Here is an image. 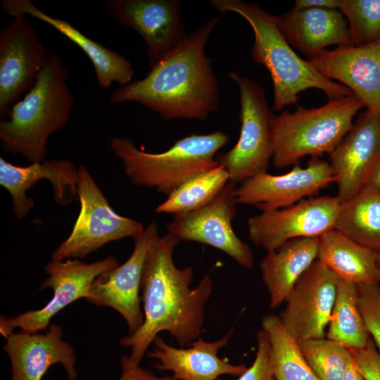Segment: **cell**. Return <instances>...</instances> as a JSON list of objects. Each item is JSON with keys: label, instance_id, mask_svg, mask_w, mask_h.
<instances>
[{"label": "cell", "instance_id": "1", "mask_svg": "<svg viewBox=\"0 0 380 380\" xmlns=\"http://www.w3.org/2000/svg\"><path fill=\"white\" fill-rule=\"evenodd\" d=\"M181 241L172 234L160 236L148 252L144 265L140 291L144 319L133 334L120 339L130 347V360L139 365L146 351L160 332L167 331L178 345L184 347L200 338L205 305L213 288L210 275H205L191 288V267H177L173 251Z\"/></svg>", "mask_w": 380, "mask_h": 380}, {"label": "cell", "instance_id": "2", "mask_svg": "<svg viewBox=\"0 0 380 380\" xmlns=\"http://www.w3.org/2000/svg\"><path fill=\"white\" fill-rule=\"evenodd\" d=\"M220 20L213 18L186 34L155 64L146 77L120 86L112 105L137 102L164 120H205L219 107V84L205 46Z\"/></svg>", "mask_w": 380, "mask_h": 380}, {"label": "cell", "instance_id": "3", "mask_svg": "<svg viewBox=\"0 0 380 380\" xmlns=\"http://www.w3.org/2000/svg\"><path fill=\"white\" fill-rule=\"evenodd\" d=\"M211 5L222 14L236 13L251 25L254 33L251 56L265 67L272 78L273 110L296 104L298 94L308 89L322 90L329 100L354 95L344 85L324 77L308 61L300 58L286 41L277 25V16L258 4L241 0H212Z\"/></svg>", "mask_w": 380, "mask_h": 380}, {"label": "cell", "instance_id": "4", "mask_svg": "<svg viewBox=\"0 0 380 380\" xmlns=\"http://www.w3.org/2000/svg\"><path fill=\"white\" fill-rule=\"evenodd\" d=\"M68 77L60 56L50 53L34 85L0 122L4 151L20 154L31 163L46 160L48 139L65 127L70 118L74 98Z\"/></svg>", "mask_w": 380, "mask_h": 380}, {"label": "cell", "instance_id": "5", "mask_svg": "<svg viewBox=\"0 0 380 380\" xmlns=\"http://www.w3.org/2000/svg\"><path fill=\"white\" fill-rule=\"evenodd\" d=\"M222 131L192 134L167 151L152 153L138 148L128 137H113L110 147L133 185L169 196L194 176L219 165L216 153L229 141Z\"/></svg>", "mask_w": 380, "mask_h": 380}, {"label": "cell", "instance_id": "6", "mask_svg": "<svg viewBox=\"0 0 380 380\" xmlns=\"http://www.w3.org/2000/svg\"><path fill=\"white\" fill-rule=\"evenodd\" d=\"M365 108L355 95L330 99L324 105L297 106L274 116L272 163L277 169L297 164L303 157L330 154L350 129Z\"/></svg>", "mask_w": 380, "mask_h": 380}, {"label": "cell", "instance_id": "7", "mask_svg": "<svg viewBox=\"0 0 380 380\" xmlns=\"http://www.w3.org/2000/svg\"><path fill=\"white\" fill-rule=\"evenodd\" d=\"M228 77L239 91L241 121L237 143L215 159L227 171L229 181L243 183L267 172L274 151L273 119L263 87L247 76L229 72Z\"/></svg>", "mask_w": 380, "mask_h": 380}, {"label": "cell", "instance_id": "8", "mask_svg": "<svg viewBox=\"0 0 380 380\" xmlns=\"http://www.w3.org/2000/svg\"><path fill=\"white\" fill-rule=\"evenodd\" d=\"M78 170L80 213L69 236L53 251L51 260L84 258L109 242L134 238L144 229L141 222L112 209L84 165Z\"/></svg>", "mask_w": 380, "mask_h": 380}, {"label": "cell", "instance_id": "9", "mask_svg": "<svg viewBox=\"0 0 380 380\" xmlns=\"http://www.w3.org/2000/svg\"><path fill=\"white\" fill-rule=\"evenodd\" d=\"M118 265V259L113 255L91 263L79 259L51 260L44 267L49 277L39 289L51 288L53 291L52 298L41 309L29 310L14 317L1 315V334L6 338L16 328L32 334L45 332L58 312L76 300L86 298L94 281Z\"/></svg>", "mask_w": 380, "mask_h": 380}, {"label": "cell", "instance_id": "10", "mask_svg": "<svg viewBox=\"0 0 380 380\" xmlns=\"http://www.w3.org/2000/svg\"><path fill=\"white\" fill-rule=\"evenodd\" d=\"M237 184L229 181L205 205L173 215L167 233L180 241H196L217 248L241 266L250 269L254 258L250 246L235 234L232 222L237 212Z\"/></svg>", "mask_w": 380, "mask_h": 380}, {"label": "cell", "instance_id": "11", "mask_svg": "<svg viewBox=\"0 0 380 380\" xmlns=\"http://www.w3.org/2000/svg\"><path fill=\"white\" fill-rule=\"evenodd\" d=\"M340 204L336 196H322L261 212L247 220L249 239L269 251L293 239L319 238L334 229Z\"/></svg>", "mask_w": 380, "mask_h": 380}, {"label": "cell", "instance_id": "12", "mask_svg": "<svg viewBox=\"0 0 380 380\" xmlns=\"http://www.w3.org/2000/svg\"><path fill=\"white\" fill-rule=\"evenodd\" d=\"M0 32V118L8 117L19 97L34 85L49 53L25 15Z\"/></svg>", "mask_w": 380, "mask_h": 380}, {"label": "cell", "instance_id": "13", "mask_svg": "<svg viewBox=\"0 0 380 380\" xmlns=\"http://www.w3.org/2000/svg\"><path fill=\"white\" fill-rule=\"evenodd\" d=\"M160 237L157 224H148L133 238L134 246L129 258L100 274L85 298L92 304L116 310L126 321L129 335L136 332L144 322L139 296L142 272L146 256Z\"/></svg>", "mask_w": 380, "mask_h": 380}, {"label": "cell", "instance_id": "14", "mask_svg": "<svg viewBox=\"0 0 380 380\" xmlns=\"http://www.w3.org/2000/svg\"><path fill=\"white\" fill-rule=\"evenodd\" d=\"M338 278L316 259L300 276L286 299L280 319L299 343L323 338L335 301Z\"/></svg>", "mask_w": 380, "mask_h": 380}, {"label": "cell", "instance_id": "15", "mask_svg": "<svg viewBox=\"0 0 380 380\" xmlns=\"http://www.w3.org/2000/svg\"><path fill=\"white\" fill-rule=\"evenodd\" d=\"M336 181L330 163L312 157L306 167L297 163L281 175L266 172L246 180L236 188V201L254 205L261 212L275 210L316 195Z\"/></svg>", "mask_w": 380, "mask_h": 380}, {"label": "cell", "instance_id": "16", "mask_svg": "<svg viewBox=\"0 0 380 380\" xmlns=\"http://www.w3.org/2000/svg\"><path fill=\"white\" fill-rule=\"evenodd\" d=\"M329 155L336 177V196L346 201L367 185L380 161V116L367 109L361 112Z\"/></svg>", "mask_w": 380, "mask_h": 380}, {"label": "cell", "instance_id": "17", "mask_svg": "<svg viewBox=\"0 0 380 380\" xmlns=\"http://www.w3.org/2000/svg\"><path fill=\"white\" fill-rule=\"evenodd\" d=\"M108 14L139 33L153 65L186 35L177 0H108Z\"/></svg>", "mask_w": 380, "mask_h": 380}, {"label": "cell", "instance_id": "18", "mask_svg": "<svg viewBox=\"0 0 380 380\" xmlns=\"http://www.w3.org/2000/svg\"><path fill=\"white\" fill-rule=\"evenodd\" d=\"M307 60L324 77L348 87L367 110L380 116V39L366 46L325 49Z\"/></svg>", "mask_w": 380, "mask_h": 380}, {"label": "cell", "instance_id": "19", "mask_svg": "<svg viewBox=\"0 0 380 380\" xmlns=\"http://www.w3.org/2000/svg\"><path fill=\"white\" fill-rule=\"evenodd\" d=\"M42 179L50 181L54 201L67 205L78 201L79 170L71 161L64 159L45 160L18 166L0 157V185L11 194L13 211L22 220L34 208V202L27 191Z\"/></svg>", "mask_w": 380, "mask_h": 380}, {"label": "cell", "instance_id": "20", "mask_svg": "<svg viewBox=\"0 0 380 380\" xmlns=\"http://www.w3.org/2000/svg\"><path fill=\"white\" fill-rule=\"evenodd\" d=\"M62 335V328L56 324H50L44 334L20 331L9 335L3 349L11 360V380H42L56 363L64 367L69 380H76L75 353Z\"/></svg>", "mask_w": 380, "mask_h": 380}, {"label": "cell", "instance_id": "21", "mask_svg": "<svg viewBox=\"0 0 380 380\" xmlns=\"http://www.w3.org/2000/svg\"><path fill=\"white\" fill-rule=\"evenodd\" d=\"M232 333L231 330L213 342L198 338L189 343L188 348L172 346L158 335L148 357L158 360L155 367L172 372L177 380H215L223 374L239 376L247 369L244 365L231 364L217 355L219 350L227 344Z\"/></svg>", "mask_w": 380, "mask_h": 380}, {"label": "cell", "instance_id": "22", "mask_svg": "<svg viewBox=\"0 0 380 380\" xmlns=\"http://www.w3.org/2000/svg\"><path fill=\"white\" fill-rule=\"evenodd\" d=\"M277 25L289 44L308 58L330 45L353 46L347 20L338 9L293 7L277 16Z\"/></svg>", "mask_w": 380, "mask_h": 380}, {"label": "cell", "instance_id": "23", "mask_svg": "<svg viewBox=\"0 0 380 380\" xmlns=\"http://www.w3.org/2000/svg\"><path fill=\"white\" fill-rule=\"evenodd\" d=\"M2 8L13 18L29 15L44 22L77 44L91 60L101 88L108 89L113 82L125 86L132 81L134 69L127 59L84 35L68 21L45 13L31 0H4Z\"/></svg>", "mask_w": 380, "mask_h": 380}, {"label": "cell", "instance_id": "24", "mask_svg": "<svg viewBox=\"0 0 380 380\" xmlns=\"http://www.w3.org/2000/svg\"><path fill=\"white\" fill-rule=\"evenodd\" d=\"M318 237L289 240L267 251L260 263L262 281L270 295V307L286 300L300 276L317 259Z\"/></svg>", "mask_w": 380, "mask_h": 380}, {"label": "cell", "instance_id": "25", "mask_svg": "<svg viewBox=\"0 0 380 380\" xmlns=\"http://www.w3.org/2000/svg\"><path fill=\"white\" fill-rule=\"evenodd\" d=\"M376 254L334 229L319 237L317 259L339 279L355 285L380 284Z\"/></svg>", "mask_w": 380, "mask_h": 380}, {"label": "cell", "instance_id": "26", "mask_svg": "<svg viewBox=\"0 0 380 380\" xmlns=\"http://www.w3.org/2000/svg\"><path fill=\"white\" fill-rule=\"evenodd\" d=\"M334 229L363 246L380 251V190L367 185L341 202Z\"/></svg>", "mask_w": 380, "mask_h": 380}, {"label": "cell", "instance_id": "27", "mask_svg": "<svg viewBox=\"0 0 380 380\" xmlns=\"http://www.w3.org/2000/svg\"><path fill=\"white\" fill-rule=\"evenodd\" d=\"M326 336L348 349L367 344L371 336L359 310L356 285L338 279Z\"/></svg>", "mask_w": 380, "mask_h": 380}, {"label": "cell", "instance_id": "28", "mask_svg": "<svg viewBox=\"0 0 380 380\" xmlns=\"http://www.w3.org/2000/svg\"><path fill=\"white\" fill-rule=\"evenodd\" d=\"M267 334L274 380H319L307 363L298 342L287 331L279 317L262 320Z\"/></svg>", "mask_w": 380, "mask_h": 380}, {"label": "cell", "instance_id": "29", "mask_svg": "<svg viewBox=\"0 0 380 380\" xmlns=\"http://www.w3.org/2000/svg\"><path fill=\"white\" fill-rule=\"evenodd\" d=\"M229 181L227 171L219 165L182 184L156 208L155 212L175 215L196 210L210 202Z\"/></svg>", "mask_w": 380, "mask_h": 380}, {"label": "cell", "instance_id": "30", "mask_svg": "<svg viewBox=\"0 0 380 380\" xmlns=\"http://www.w3.org/2000/svg\"><path fill=\"white\" fill-rule=\"evenodd\" d=\"M303 355L319 380H341L350 350L328 338L308 339L298 343Z\"/></svg>", "mask_w": 380, "mask_h": 380}, {"label": "cell", "instance_id": "31", "mask_svg": "<svg viewBox=\"0 0 380 380\" xmlns=\"http://www.w3.org/2000/svg\"><path fill=\"white\" fill-rule=\"evenodd\" d=\"M339 10L347 20L353 46L380 39V0H341Z\"/></svg>", "mask_w": 380, "mask_h": 380}, {"label": "cell", "instance_id": "32", "mask_svg": "<svg viewBox=\"0 0 380 380\" xmlns=\"http://www.w3.org/2000/svg\"><path fill=\"white\" fill-rule=\"evenodd\" d=\"M356 286L359 310L380 354V284H360Z\"/></svg>", "mask_w": 380, "mask_h": 380}, {"label": "cell", "instance_id": "33", "mask_svg": "<svg viewBox=\"0 0 380 380\" xmlns=\"http://www.w3.org/2000/svg\"><path fill=\"white\" fill-rule=\"evenodd\" d=\"M256 338L258 349L254 362L236 380H274L267 334L263 329L259 331Z\"/></svg>", "mask_w": 380, "mask_h": 380}, {"label": "cell", "instance_id": "34", "mask_svg": "<svg viewBox=\"0 0 380 380\" xmlns=\"http://www.w3.org/2000/svg\"><path fill=\"white\" fill-rule=\"evenodd\" d=\"M349 350L365 380H380V354L372 338L364 348Z\"/></svg>", "mask_w": 380, "mask_h": 380}, {"label": "cell", "instance_id": "35", "mask_svg": "<svg viewBox=\"0 0 380 380\" xmlns=\"http://www.w3.org/2000/svg\"><path fill=\"white\" fill-rule=\"evenodd\" d=\"M122 374L118 380H177L173 376H157L133 362L129 356L121 358Z\"/></svg>", "mask_w": 380, "mask_h": 380}, {"label": "cell", "instance_id": "36", "mask_svg": "<svg viewBox=\"0 0 380 380\" xmlns=\"http://www.w3.org/2000/svg\"><path fill=\"white\" fill-rule=\"evenodd\" d=\"M341 0H296L294 8L340 9Z\"/></svg>", "mask_w": 380, "mask_h": 380}, {"label": "cell", "instance_id": "37", "mask_svg": "<svg viewBox=\"0 0 380 380\" xmlns=\"http://www.w3.org/2000/svg\"><path fill=\"white\" fill-rule=\"evenodd\" d=\"M341 380H365L357 369L353 356L346 365Z\"/></svg>", "mask_w": 380, "mask_h": 380}, {"label": "cell", "instance_id": "38", "mask_svg": "<svg viewBox=\"0 0 380 380\" xmlns=\"http://www.w3.org/2000/svg\"><path fill=\"white\" fill-rule=\"evenodd\" d=\"M367 185H371L380 190V161L374 169Z\"/></svg>", "mask_w": 380, "mask_h": 380}, {"label": "cell", "instance_id": "39", "mask_svg": "<svg viewBox=\"0 0 380 380\" xmlns=\"http://www.w3.org/2000/svg\"><path fill=\"white\" fill-rule=\"evenodd\" d=\"M376 265L380 272V251H378L376 254Z\"/></svg>", "mask_w": 380, "mask_h": 380}]
</instances>
